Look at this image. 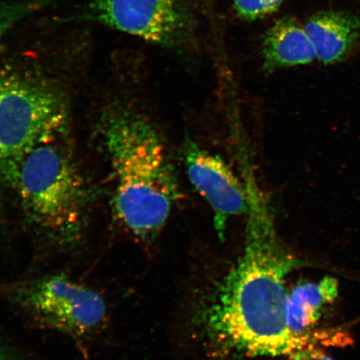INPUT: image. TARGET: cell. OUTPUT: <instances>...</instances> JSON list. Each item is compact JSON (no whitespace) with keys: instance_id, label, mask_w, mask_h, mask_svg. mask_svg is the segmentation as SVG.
<instances>
[{"instance_id":"cell-12","label":"cell","mask_w":360,"mask_h":360,"mask_svg":"<svg viewBox=\"0 0 360 360\" xmlns=\"http://www.w3.org/2000/svg\"><path fill=\"white\" fill-rule=\"evenodd\" d=\"M289 360H333L311 340L289 354Z\"/></svg>"},{"instance_id":"cell-6","label":"cell","mask_w":360,"mask_h":360,"mask_svg":"<svg viewBox=\"0 0 360 360\" xmlns=\"http://www.w3.org/2000/svg\"><path fill=\"white\" fill-rule=\"evenodd\" d=\"M89 13L103 25L165 47L186 42L191 27L183 0H92Z\"/></svg>"},{"instance_id":"cell-8","label":"cell","mask_w":360,"mask_h":360,"mask_svg":"<svg viewBox=\"0 0 360 360\" xmlns=\"http://www.w3.org/2000/svg\"><path fill=\"white\" fill-rule=\"evenodd\" d=\"M304 28L317 60L323 65H334L345 60L360 40V20L343 11L315 13Z\"/></svg>"},{"instance_id":"cell-4","label":"cell","mask_w":360,"mask_h":360,"mask_svg":"<svg viewBox=\"0 0 360 360\" xmlns=\"http://www.w3.org/2000/svg\"><path fill=\"white\" fill-rule=\"evenodd\" d=\"M67 112L56 89L28 71L0 70V176L8 179L22 157L65 131Z\"/></svg>"},{"instance_id":"cell-13","label":"cell","mask_w":360,"mask_h":360,"mask_svg":"<svg viewBox=\"0 0 360 360\" xmlns=\"http://www.w3.org/2000/svg\"><path fill=\"white\" fill-rule=\"evenodd\" d=\"M0 360H27L15 349L0 343Z\"/></svg>"},{"instance_id":"cell-7","label":"cell","mask_w":360,"mask_h":360,"mask_svg":"<svg viewBox=\"0 0 360 360\" xmlns=\"http://www.w3.org/2000/svg\"><path fill=\"white\" fill-rule=\"evenodd\" d=\"M182 155L188 177L212 209L216 231L222 238L229 220L249 210L245 183L238 179L221 158L190 138L184 143Z\"/></svg>"},{"instance_id":"cell-5","label":"cell","mask_w":360,"mask_h":360,"mask_svg":"<svg viewBox=\"0 0 360 360\" xmlns=\"http://www.w3.org/2000/svg\"><path fill=\"white\" fill-rule=\"evenodd\" d=\"M11 300L36 325L83 337L105 326L107 305L98 292L56 274L22 283Z\"/></svg>"},{"instance_id":"cell-10","label":"cell","mask_w":360,"mask_h":360,"mask_svg":"<svg viewBox=\"0 0 360 360\" xmlns=\"http://www.w3.org/2000/svg\"><path fill=\"white\" fill-rule=\"evenodd\" d=\"M338 295L339 283L330 276L318 283L296 285L289 292L287 304V323L291 334L298 339H309L327 304L334 302Z\"/></svg>"},{"instance_id":"cell-3","label":"cell","mask_w":360,"mask_h":360,"mask_svg":"<svg viewBox=\"0 0 360 360\" xmlns=\"http://www.w3.org/2000/svg\"><path fill=\"white\" fill-rule=\"evenodd\" d=\"M61 135L27 153L8 179L30 218L48 233L68 240L80 231L88 198L71 155L58 141Z\"/></svg>"},{"instance_id":"cell-9","label":"cell","mask_w":360,"mask_h":360,"mask_svg":"<svg viewBox=\"0 0 360 360\" xmlns=\"http://www.w3.org/2000/svg\"><path fill=\"white\" fill-rule=\"evenodd\" d=\"M262 57L264 69L269 73L317 60L304 26L292 18H283L267 31L262 43Z\"/></svg>"},{"instance_id":"cell-2","label":"cell","mask_w":360,"mask_h":360,"mask_svg":"<svg viewBox=\"0 0 360 360\" xmlns=\"http://www.w3.org/2000/svg\"><path fill=\"white\" fill-rule=\"evenodd\" d=\"M103 133L116 182V217L139 240H153L180 197L167 148L154 124L130 110L112 112Z\"/></svg>"},{"instance_id":"cell-11","label":"cell","mask_w":360,"mask_h":360,"mask_svg":"<svg viewBox=\"0 0 360 360\" xmlns=\"http://www.w3.org/2000/svg\"><path fill=\"white\" fill-rule=\"evenodd\" d=\"M49 0H25L8 1L0 0V42L13 27L46 6Z\"/></svg>"},{"instance_id":"cell-1","label":"cell","mask_w":360,"mask_h":360,"mask_svg":"<svg viewBox=\"0 0 360 360\" xmlns=\"http://www.w3.org/2000/svg\"><path fill=\"white\" fill-rule=\"evenodd\" d=\"M244 175L250 205L244 251L207 310L206 331L225 354L289 355L309 340L288 327L285 277L295 260L278 240L271 208L250 168Z\"/></svg>"},{"instance_id":"cell-14","label":"cell","mask_w":360,"mask_h":360,"mask_svg":"<svg viewBox=\"0 0 360 360\" xmlns=\"http://www.w3.org/2000/svg\"><path fill=\"white\" fill-rule=\"evenodd\" d=\"M262 6L265 15H269L277 10L283 0H257Z\"/></svg>"}]
</instances>
